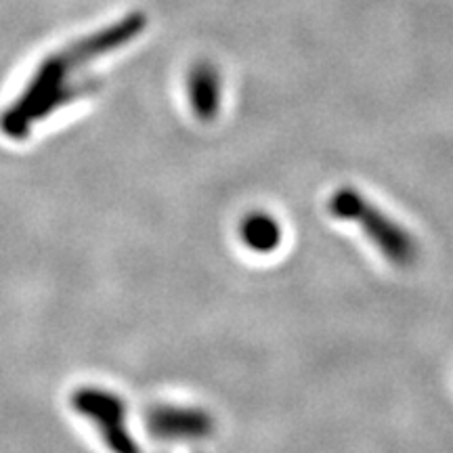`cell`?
<instances>
[{"mask_svg": "<svg viewBox=\"0 0 453 453\" xmlns=\"http://www.w3.org/2000/svg\"><path fill=\"white\" fill-rule=\"evenodd\" d=\"M145 27L147 17L137 11L72 42L59 53L44 57L21 93L0 111V133L19 143L30 137L34 127L55 111L93 95L99 88L97 78H78V73L101 57L127 47L143 34Z\"/></svg>", "mask_w": 453, "mask_h": 453, "instance_id": "cell-1", "label": "cell"}, {"mask_svg": "<svg viewBox=\"0 0 453 453\" xmlns=\"http://www.w3.org/2000/svg\"><path fill=\"white\" fill-rule=\"evenodd\" d=\"M240 242L254 254H273L283 243V226L277 217L265 211H252L242 219Z\"/></svg>", "mask_w": 453, "mask_h": 453, "instance_id": "cell-6", "label": "cell"}, {"mask_svg": "<svg viewBox=\"0 0 453 453\" xmlns=\"http://www.w3.org/2000/svg\"><path fill=\"white\" fill-rule=\"evenodd\" d=\"M187 99L200 122H214L223 105V76L211 61H197L187 72Z\"/></svg>", "mask_w": 453, "mask_h": 453, "instance_id": "cell-5", "label": "cell"}, {"mask_svg": "<svg viewBox=\"0 0 453 453\" xmlns=\"http://www.w3.org/2000/svg\"><path fill=\"white\" fill-rule=\"evenodd\" d=\"M145 428L162 443H189L202 441L214 433V420L200 407L157 403L145 413Z\"/></svg>", "mask_w": 453, "mask_h": 453, "instance_id": "cell-4", "label": "cell"}, {"mask_svg": "<svg viewBox=\"0 0 453 453\" xmlns=\"http://www.w3.org/2000/svg\"><path fill=\"white\" fill-rule=\"evenodd\" d=\"M72 410L97 430L111 453H143L128 428L127 403L120 395L104 387H81L70 396Z\"/></svg>", "mask_w": 453, "mask_h": 453, "instance_id": "cell-3", "label": "cell"}, {"mask_svg": "<svg viewBox=\"0 0 453 453\" xmlns=\"http://www.w3.org/2000/svg\"><path fill=\"white\" fill-rule=\"evenodd\" d=\"M327 211L334 219L359 226L365 240L396 267H410L420 257L416 237L353 187L334 191L327 200Z\"/></svg>", "mask_w": 453, "mask_h": 453, "instance_id": "cell-2", "label": "cell"}]
</instances>
